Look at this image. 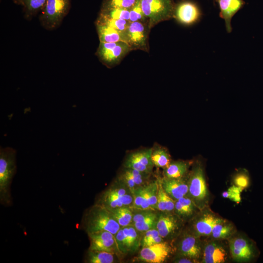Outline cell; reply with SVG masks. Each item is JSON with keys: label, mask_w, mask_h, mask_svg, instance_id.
Here are the masks:
<instances>
[{"label": "cell", "mask_w": 263, "mask_h": 263, "mask_svg": "<svg viewBox=\"0 0 263 263\" xmlns=\"http://www.w3.org/2000/svg\"><path fill=\"white\" fill-rule=\"evenodd\" d=\"M196 206L193 201L187 195L175 201L174 212L183 220H185L193 216Z\"/></svg>", "instance_id": "obj_24"}, {"label": "cell", "mask_w": 263, "mask_h": 263, "mask_svg": "<svg viewBox=\"0 0 263 263\" xmlns=\"http://www.w3.org/2000/svg\"><path fill=\"white\" fill-rule=\"evenodd\" d=\"M220 9V17L225 20L226 30L232 31L231 21L233 16L242 7L243 0H217Z\"/></svg>", "instance_id": "obj_20"}, {"label": "cell", "mask_w": 263, "mask_h": 263, "mask_svg": "<svg viewBox=\"0 0 263 263\" xmlns=\"http://www.w3.org/2000/svg\"><path fill=\"white\" fill-rule=\"evenodd\" d=\"M230 252L237 261L247 262L254 258L256 250L253 244L246 238L236 237L229 243Z\"/></svg>", "instance_id": "obj_16"}, {"label": "cell", "mask_w": 263, "mask_h": 263, "mask_svg": "<svg viewBox=\"0 0 263 263\" xmlns=\"http://www.w3.org/2000/svg\"><path fill=\"white\" fill-rule=\"evenodd\" d=\"M133 217L132 225L140 233L156 228L160 211L152 209H132Z\"/></svg>", "instance_id": "obj_17"}, {"label": "cell", "mask_w": 263, "mask_h": 263, "mask_svg": "<svg viewBox=\"0 0 263 263\" xmlns=\"http://www.w3.org/2000/svg\"><path fill=\"white\" fill-rule=\"evenodd\" d=\"M16 151L10 147L0 149V200L2 204L11 202L10 185L16 171Z\"/></svg>", "instance_id": "obj_2"}, {"label": "cell", "mask_w": 263, "mask_h": 263, "mask_svg": "<svg viewBox=\"0 0 263 263\" xmlns=\"http://www.w3.org/2000/svg\"><path fill=\"white\" fill-rule=\"evenodd\" d=\"M130 192H132L130 190L116 179L111 187L103 192L96 204L104 207L109 210L123 207L122 197Z\"/></svg>", "instance_id": "obj_11"}, {"label": "cell", "mask_w": 263, "mask_h": 263, "mask_svg": "<svg viewBox=\"0 0 263 263\" xmlns=\"http://www.w3.org/2000/svg\"><path fill=\"white\" fill-rule=\"evenodd\" d=\"M161 186L175 201L188 194V187L187 176L181 179H170L159 177Z\"/></svg>", "instance_id": "obj_18"}, {"label": "cell", "mask_w": 263, "mask_h": 263, "mask_svg": "<svg viewBox=\"0 0 263 263\" xmlns=\"http://www.w3.org/2000/svg\"><path fill=\"white\" fill-rule=\"evenodd\" d=\"M151 148V159L154 166L163 169L166 168L171 161L168 150L156 144Z\"/></svg>", "instance_id": "obj_25"}, {"label": "cell", "mask_w": 263, "mask_h": 263, "mask_svg": "<svg viewBox=\"0 0 263 263\" xmlns=\"http://www.w3.org/2000/svg\"><path fill=\"white\" fill-rule=\"evenodd\" d=\"M233 231L234 226L231 224L220 219L213 226L211 235L215 239H225L229 237Z\"/></svg>", "instance_id": "obj_27"}, {"label": "cell", "mask_w": 263, "mask_h": 263, "mask_svg": "<svg viewBox=\"0 0 263 263\" xmlns=\"http://www.w3.org/2000/svg\"><path fill=\"white\" fill-rule=\"evenodd\" d=\"M197 236L189 231L184 232L177 241V256L185 257L195 261L200 257L201 247Z\"/></svg>", "instance_id": "obj_13"}, {"label": "cell", "mask_w": 263, "mask_h": 263, "mask_svg": "<svg viewBox=\"0 0 263 263\" xmlns=\"http://www.w3.org/2000/svg\"><path fill=\"white\" fill-rule=\"evenodd\" d=\"M158 179L159 184L157 201V210L160 212H166V204L165 197V191L161 186L159 177H158Z\"/></svg>", "instance_id": "obj_38"}, {"label": "cell", "mask_w": 263, "mask_h": 263, "mask_svg": "<svg viewBox=\"0 0 263 263\" xmlns=\"http://www.w3.org/2000/svg\"><path fill=\"white\" fill-rule=\"evenodd\" d=\"M131 51L130 46L124 41L99 42L95 55L104 65L112 68L118 65Z\"/></svg>", "instance_id": "obj_5"}, {"label": "cell", "mask_w": 263, "mask_h": 263, "mask_svg": "<svg viewBox=\"0 0 263 263\" xmlns=\"http://www.w3.org/2000/svg\"><path fill=\"white\" fill-rule=\"evenodd\" d=\"M151 148H142L129 152L124 159L123 167L152 173L154 166L151 159Z\"/></svg>", "instance_id": "obj_10"}, {"label": "cell", "mask_w": 263, "mask_h": 263, "mask_svg": "<svg viewBox=\"0 0 263 263\" xmlns=\"http://www.w3.org/2000/svg\"><path fill=\"white\" fill-rule=\"evenodd\" d=\"M13 2L19 5H21L22 0H12Z\"/></svg>", "instance_id": "obj_40"}, {"label": "cell", "mask_w": 263, "mask_h": 263, "mask_svg": "<svg viewBox=\"0 0 263 263\" xmlns=\"http://www.w3.org/2000/svg\"><path fill=\"white\" fill-rule=\"evenodd\" d=\"M227 257L225 249L220 243L212 242L206 245L203 251V263H223Z\"/></svg>", "instance_id": "obj_21"}, {"label": "cell", "mask_w": 263, "mask_h": 263, "mask_svg": "<svg viewBox=\"0 0 263 263\" xmlns=\"http://www.w3.org/2000/svg\"><path fill=\"white\" fill-rule=\"evenodd\" d=\"M220 219L210 212H205L194 221L189 232L197 237L210 235L213 226Z\"/></svg>", "instance_id": "obj_19"}, {"label": "cell", "mask_w": 263, "mask_h": 263, "mask_svg": "<svg viewBox=\"0 0 263 263\" xmlns=\"http://www.w3.org/2000/svg\"><path fill=\"white\" fill-rule=\"evenodd\" d=\"M189 163L183 160L171 161L170 164L163 169V177L170 179L185 178L188 174Z\"/></svg>", "instance_id": "obj_23"}, {"label": "cell", "mask_w": 263, "mask_h": 263, "mask_svg": "<svg viewBox=\"0 0 263 263\" xmlns=\"http://www.w3.org/2000/svg\"><path fill=\"white\" fill-rule=\"evenodd\" d=\"M90 241L89 250L106 251L115 254L120 253L114 235L107 231H101L88 234Z\"/></svg>", "instance_id": "obj_14"}, {"label": "cell", "mask_w": 263, "mask_h": 263, "mask_svg": "<svg viewBox=\"0 0 263 263\" xmlns=\"http://www.w3.org/2000/svg\"><path fill=\"white\" fill-rule=\"evenodd\" d=\"M47 0H22L23 17L28 21L31 20L40 13Z\"/></svg>", "instance_id": "obj_26"}, {"label": "cell", "mask_w": 263, "mask_h": 263, "mask_svg": "<svg viewBox=\"0 0 263 263\" xmlns=\"http://www.w3.org/2000/svg\"><path fill=\"white\" fill-rule=\"evenodd\" d=\"M183 220L174 212H160L156 229L165 241L173 238L179 232Z\"/></svg>", "instance_id": "obj_12"}, {"label": "cell", "mask_w": 263, "mask_h": 263, "mask_svg": "<svg viewBox=\"0 0 263 263\" xmlns=\"http://www.w3.org/2000/svg\"><path fill=\"white\" fill-rule=\"evenodd\" d=\"M98 15L113 19L129 20L130 10L121 8H100Z\"/></svg>", "instance_id": "obj_32"}, {"label": "cell", "mask_w": 263, "mask_h": 263, "mask_svg": "<svg viewBox=\"0 0 263 263\" xmlns=\"http://www.w3.org/2000/svg\"><path fill=\"white\" fill-rule=\"evenodd\" d=\"M114 255L106 251L88 250L86 261L89 263H113L115 262Z\"/></svg>", "instance_id": "obj_29"}, {"label": "cell", "mask_w": 263, "mask_h": 263, "mask_svg": "<svg viewBox=\"0 0 263 263\" xmlns=\"http://www.w3.org/2000/svg\"><path fill=\"white\" fill-rule=\"evenodd\" d=\"M96 21L106 25L118 31L124 33L128 27L130 21L128 20L113 19L98 16Z\"/></svg>", "instance_id": "obj_31"}, {"label": "cell", "mask_w": 263, "mask_h": 263, "mask_svg": "<svg viewBox=\"0 0 263 263\" xmlns=\"http://www.w3.org/2000/svg\"><path fill=\"white\" fill-rule=\"evenodd\" d=\"M145 186L136 188L132 193L133 196V202L132 207L133 209H140L141 204L144 200L145 193Z\"/></svg>", "instance_id": "obj_37"}, {"label": "cell", "mask_w": 263, "mask_h": 263, "mask_svg": "<svg viewBox=\"0 0 263 263\" xmlns=\"http://www.w3.org/2000/svg\"><path fill=\"white\" fill-rule=\"evenodd\" d=\"M173 262L177 263H192L196 262L195 261L191 259L183 256H177Z\"/></svg>", "instance_id": "obj_39"}, {"label": "cell", "mask_w": 263, "mask_h": 263, "mask_svg": "<svg viewBox=\"0 0 263 263\" xmlns=\"http://www.w3.org/2000/svg\"><path fill=\"white\" fill-rule=\"evenodd\" d=\"M234 185L241 188L242 190L247 188L250 183L249 177L245 171L238 172L233 178Z\"/></svg>", "instance_id": "obj_36"}, {"label": "cell", "mask_w": 263, "mask_h": 263, "mask_svg": "<svg viewBox=\"0 0 263 263\" xmlns=\"http://www.w3.org/2000/svg\"><path fill=\"white\" fill-rule=\"evenodd\" d=\"M137 0H103L101 8H121L130 10Z\"/></svg>", "instance_id": "obj_33"}, {"label": "cell", "mask_w": 263, "mask_h": 263, "mask_svg": "<svg viewBox=\"0 0 263 263\" xmlns=\"http://www.w3.org/2000/svg\"><path fill=\"white\" fill-rule=\"evenodd\" d=\"M71 7V0H47L39 15L40 25L47 31L57 29Z\"/></svg>", "instance_id": "obj_3"}, {"label": "cell", "mask_w": 263, "mask_h": 263, "mask_svg": "<svg viewBox=\"0 0 263 263\" xmlns=\"http://www.w3.org/2000/svg\"><path fill=\"white\" fill-rule=\"evenodd\" d=\"M174 248L167 241L141 248L137 261L146 263H163L173 253Z\"/></svg>", "instance_id": "obj_9"}, {"label": "cell", "mask_w": 263, "mask_h": 263, "mask_svg": "<svg viewBox=\"0 0 263 263\" xmlns=\"http://www.w3.org/2000/svg\"><path fill=\"white\" fill-rule=\"evenodd\" d=\"M243 190L235 185L230 187L227 190L222 193L224 198H227L236 203H239L241 201V193Z\"/></svg>", "instance_id": "obj_35"}, {"label": "cell", "mask_w": 263, "mask_h": 263, "mask_svg": "<svg viewBox=\"0 0 263 263\" xmlns=\"http://www.w3.org/2000/svg\"><path fill=\"white\" fill-rule=\"evenodd\" d=\"M165 241L162 238L156 228L149 229L141 233V248L149 246Z\"/></svg>", "instance_id": "obj_30"}, {"label": "cell", "mask_w": 263, "mask_h": 263, "mask_svg": "<svg viewBox=\"0 0 263 263\" xmlns=\"http://www.w3.org/2000/svg\"><path fill=\"white\" fill-rule=\"evenodd\" d=\"M149 22H131L124 33L125 42L132 51L149 52V35L150 31Z\"/></svg>", "instance_id": "obj_6"}, {"label": "cell", "mask_w": 263, "mask_h": 263, "mask_svg": "<svg viewBox=\"0 0 263 263\" xmlns=\"http://www.w3.org/2000/svg\"><path fill=\"white\" fill-rule=\"evenodd\" d=\"M114 237L118 249L122 254L134 253L140 247L141 233L132 225L121 227Z\"/></svg>", "instance_id": "obj_8"}, {"label": "cell", "mask_w": 263, "mask_h": 263, "mask_svg": "<svg viewBox=\"0 0 263 263\" xmlns=\"http://www.w3.org/2000/svg\"><path fill=\"white\" fill-rule=\"evenodd\" d=\"M189 197L195 205L201 204L207 196V189L204 170L199 165H195L187 176Z\"/></svg>", "instance_id": "obj_7"}, {"label": "cell", "mask_w": 263, "mask_h": 263, "mask_svg": "<svg viewBox=\"0 0 263 263\" xmlns=\"http://www.w3.org/2000/svg\"><path fill=\"white\" fill-rule=\"evenodd\" d=\"M95 25L99 42H125L124 33L96 21H95Z\"/></svg>", "instance_id": "obj_22"}, {"label": "cell", "mask_w": 263, "mask_h": 263, "mask_svg": "<svg viewBox=\"0 0 263 263\" xmlns=\"http://www.w3.org/2000/svg\"><path fill=\"white\" fill-rule=\"evenodd\" d=\"M143 13L150 29L159 23L173 18V0H141Z\"/></svg>", "instance_id": "obj_4"}, {"label": "cell", "mask_w": 263, "mask_h": 263, "mask_svg": "<svg viewBox=\"0 0 263 263\" xmlns=\"http://www.w3.org/2000/svg\"><path fill=\"white\" fill-rule=\"evenodd\" d=\"M83 226L88 234L101 231H107L114 235L121 226L111 211L101 205L95 204L85 214Z\"/></svg>", "instance_id": "obj_1"}, {"label": "cell", "mask_w": 263, "mask_h": 263, "mask_svg": "<svg viewBox=\"0 0 263 263\" xmlns=\"http://www.w3.org/2000/svg\"><path fill=\"white\" fill-rule=\"evenodd\" d=\"M201 12L198 6L190 1H184L175 5L173 18L179 23L190 25L198 21Z\"/></svg>", "instance_id": "obj_15"}, {"label": "cell", "mask_w": 263, "mask_h": 263, "mask_svg": "<svg viewBox=\"0 0 263 263\" xmlns=\"http://www.w3.org/2000/svg\"><path fill=\"white\" fill-rule=\"evenodd\" d=\"M130 22H149L142 10L141 0H137L134 5L130 9Z\"/></svg>", "instance_id": "obj_34"}, {"label": "cell", "mask_w": 263, "mask_h": 263, "mask_svg": "<svg viewBox=\"0 0 263 263\" xmlns=\"http://www.w3.org/2000/svg\"><path fill=\"white\" fill-rule=\"evenodd\" d=\"M110 211L121 227L132 225L133 212L130 207H123Z\"/></svg>", "instance_id": "obj_28"}]
</instances>
